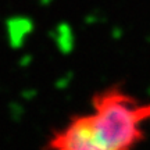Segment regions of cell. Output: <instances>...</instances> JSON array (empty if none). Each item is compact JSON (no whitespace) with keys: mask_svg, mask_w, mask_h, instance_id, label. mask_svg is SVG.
<instances>
[{"mask_svg":"<svg viewBox=\"0 0 150 150\" xmlns=\"http://www.w3.org/2000/svg\"><path fill=\"white\" fill-rule=\"evenodd\" d=\"M92 107L93 128L111 150H134L143 139V125L150 121V102L140 103L127 92L108 88L93 97Z\"/></svg>","mask_w":150,"mask_h":150,"instance_id":"cell-1","label":"cell"},{"mask_svg":"<svg viewBox=\"0 0 150 150\" xmlns=\"http://www.w3.org/2000/svg\"><path fill=\"white\" fill-rule=\"evenodd\" d=\"M49 150H111L97 136L91 114L76 115L64 128L54 132L47 143Z\"/></svg>","mask_w":150,"mask_h":150,"instance_id":"cell-2","label":"cell"}]
</instances>
